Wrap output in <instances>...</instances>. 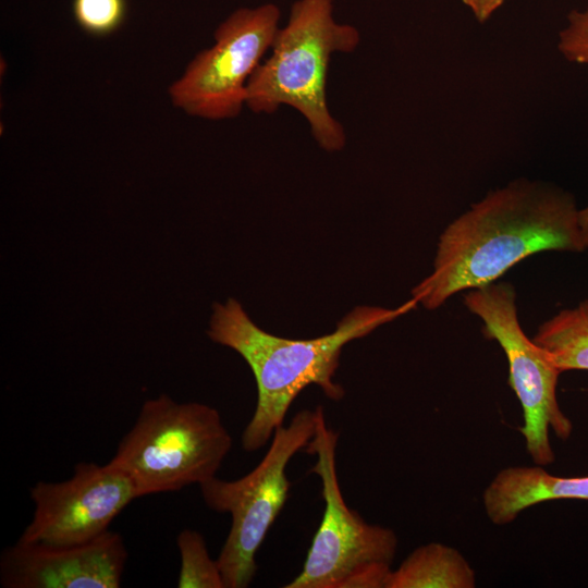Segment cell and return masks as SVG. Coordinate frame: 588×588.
Segmentation results:
<instances>
[{
    "label": "cell",
    "mask_w": 588,
    "mask_h": 588,
    "mask_svg": "<svg viewBox=\"0 0 588 588\" xmlns=\"http://www.w3.org/2000/svg\"><path fill=\"white\" fill-rule=\"evenodd\" d=\"M531 340L561 372L588 370V299L542 322Z\"/></svg>",
    "instance_id": "cell-13"
},
{
    "label": "cell",
    "mask_w": 588,
    "mask_h": 588,
    "mask_svg": "<svg viewBox=\"0 0 588 588\" xmlns=\"http://www.w3.org/2000/svg\"><path fill=\"white\" fill-rule=\"evenodd\" d=\"M305 452L317 456L310 473L321 481L324 510L302 572L285 588H384L397 549L396 534L367 523L342 494L336 473L338 433L322 406Z\"/></svg>",
    "instance_id": "cell-5"
},
{
    "label": "cell",
    "mask_w": 588,
    "mask_h": 588,
    "mask_svg": "<svg viewBox=\"0 0 588 588\" xmlns=\"http://www.w3.org/2000/svg\"><path fill=\"white\" fill-rule=\"evenodd\" d=\"M181 558L179 588H225L217 560H212L204 536L183 529L176 538Z\"/></svg>",
    "instance_id": "cell-14"
},
{
    "label": "cell",
    "mask_w": 588,
    "mask_h": 588,
    "mask_svg": "<svg viewBox=\"0 0 588 588\" xmlns=\"http://www.w3.org/2000/svg\"><path fill=\"white\" fill-rule=\"evenodd\" d=\"M559 52L569 62L588 64V7L573 10L559 33Z\"/></svg>",
    "instance_id": "cell-16"
},
{
    "label": "cell",
    "mask_w": 588,
    "mask_h": 588,
    "mask_svg": "<svg viewBox=\"0 0 588 588\" xmlns=\"http://www.w3.org/2000/svg\"><path fill=\"white\" fill-rule=\"evenodd\" d=\"M73 16L77 25L93 36H108L124 21L125 0H73Z\"/></svg>",
    "instance_id": "cell-15"
},
{
    "label": "cell",
    "mask_w": 588,
    "mask_h": 588,
    "mask_svg": "<svg viewBox=\"0 0 588 588\" xmlns=\"http://www.w3.org/2000/svg\"><path fill=\"white\" fill-rule=\"evenodd\" d=\"M467 309L483 323L486 338L499 343L509 364V384L523 409L519 428L526 450L536 465L554 462L550 431L567 440L573 431L571 419L563 413L556 395L562 373L523 331L517 317L516 293L509 282H492L468 290L463 296Z\"/></svg>",
    "instance_id": "cell-7"
},
{
    "label": "cell",
    "mask_w": 588,
    "mask_h": 588,
    "mask_svg": "<svg viewBox=\"0 0 588 588\" xmlns=\"http://www.w3.org/2000/svg\"><path fill=\"white\" fill-rule=\"evenodd\" d=\"M232 444L216 408L161 394L143 404L108 463L131 479L142 498L210 480Z\"/></svg>",
    "instance_id": "cell-4"
},
{
    "label": "cell",
    "mask_w": 588,
    "mask_h": 588,
    "mask_svg": "<svg viewBox=\"0 0 588 588\" xmlns=\"http://www.w3.org/2000/svg\"><path fill=\"white\" fill-rule=\"evenodd\" d=\"M359 41L356 27L334 20L333 0H296L270 56L248 81L246 107L255 113L292 107L306 119L322 149L342 150L346 134L327 103L328 73L332 56L353 52Z\"/></svg>",
    "instance_id": "cell-3"
},
{
    "label": "cell",
    "mask_w": 588,
    "mask_h": 588,
    "mask_svg": "<svg viewBox=\"0 0 588 588\" xmlns=\"http://www.w3.org/2000/svg\"><path fill=\"white\" fill-rule=\"evenodd\" d=\"M136 498L122 470L109 463L79 462L69 479L32 487L34 515L19 540L57 546L93 540Z\"/></svg>",
    "instance_id": "cell-9"
},
{
    "label": "cell",
    "mask_w": 588,
    "mask_h": 588,
    "mask_svg": "<svg viewBox=\"0 0 588 588\" xmlns=\"http://www.w3.org/2000/svg\"><path fill=\"white\" fill-rule=\"evenodd\" d=\"M122 536L107 530L77 544L17 540L0 556L4 588H119L127 560Z\"/></svg>",
    "instance_id": "cell-10"
},
{
    "label": "cell",
    "mask_w": 588,
    "mask_h": 588,
    "mask_svg": "<svg viewBox=\"0 0 588 588\" xmlns=\"http://www.w3.org/2000/svg\"><path fill=\"white\" fill-rule=\"evenodd\" d=\"M316 418V409H303L287 426L277 428L267 453L245 476L235 480L213 477L199 485L210 510L231 515V528L217 558L225 588L252 584L256 553L289 497L287 464L313 438Z\"/></svg>",
    "instance_id": "cell-6"
},
{
    "label": "cell",
    "mask_w": 588,
    "mask_h": 588,
    "mask_svg": "<svg viewBox=\"0 0 588 588\" xmlns=\"http://www.w3.org/2000/svg\"><path fill=\"white\" fill-rule=\"evenodd\" d=\"M273 3L241 8L217 27L215 42L197 53L169 87L172 105L192 117L220 121L246 107V87L280 28Z\"/></svg>",
    "instance_id": "cell-8"
},
{
    "label": "cell",
    "mask_w": 588,
    "mask_h": 588,
    "mask_svg": "<svg viewBox=\"0 0 588 588\" xmlns=\"http://www.w3.org/2000/svg\"><path fill=\"white\" fill-rule=\"evenodd\" d=\"M552 500L588 501V476L562 477L542 466H511L501 469L482 494L488 518L507 525L526 509Z\"/></svg>",
    "instance_id": "cell-11"
},
{
    "label": "cell",
    "mask_w": 588,
    "mask_h": 588,
    "mask_svg": "<svg viewBox=\"0 0 588 588\" xmlns=\"http://www.w3.org/2000/svg\"><path fill=\"white\" fill-rule=\"evenodd\" d=\"M479 23L487 22L505 0H462Z\"/></svg>",
    "instance_id": "cell-17"
},
{
    "label": "cell",
    "mask_w": 588,
    "mask_h": 588,
    "mask_svg": "<svg viewBox=\"0 0 588 588\" xmlns=\"http://www.w3.org/2000/svg\"><path fill=\"white\" fill-rule=\"evenodd\" d=\"M416 305L411 298L394 309L357 306L338 322L333 332L296 340L262 330L234 298L215 303L208 336L238 353L252 369L257 385L256 408L242 433L243 449L254 452L264 448L283 425L296 396L310 384L320 387L332 401L342 400L345 391L333 381L342 348Z\"/></svg>",
    "instance_id": "cell-2"
},
{
    "label": "cell",
    "mask_w": 588,
    "mask_h": 588,
    "mask_svg": "<svg viewBox=\"0 0 588 588\" xmlns=\"http://www.w3.org/2000/svg\"><path fill=\"white\" fill-rule=\"evenodd\" d=\"M475 571L455 548L429 542L413 550L396 569H392L384 588H474Z\"/></svg>",
    "instance_id": "cell-12"
},
{
    "label": "cell",
    "mask_w": 588,
    "mask_h": 588,
    "mask_svg": "<svg viewBox=\"0 0 588 588\" xmlns=\"http://www.w3.org/2000/svg\"><path fill=\"white\" fill-rule=\"evenodd\" d=\"M580 240L585 250L588 248V206L578 211Z\"/></svg>",
    "instance_id": "cell-18"
},
{
    "label": "cell",
    "mask_w": 588,
    "mask_h": 588,
    "mask_svg": "<svg viewBox=\"0 0 588 588\" xmlns=\"http://www.w3.org/2000/svg\"><path fill=\"white\" fill-rule=\"evenodd\" d=\"M578 211L569 193L539 181L519 179L489 192L442 232L432 272L412 298L436 309L458 292L495 282L532 254L584 252Z\"/></svg>",
    "instance_id": "cell-1"
}]
</instances>
